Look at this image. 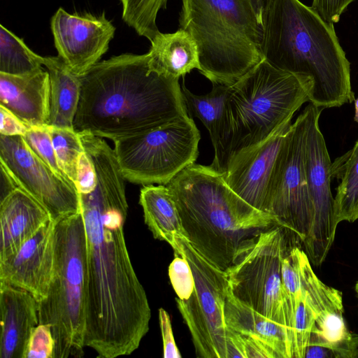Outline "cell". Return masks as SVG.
<instances>
[{"label": "cell", "mask_w": 358, "mask_h": 358, "mask_svg": "<svg viewBox=\"0 0 358 358\" xmlns=\"http://www.w3.org/2000/svg\"><path fill=\"white\" fill-rule=\"evenodd\" d=\"M85 151L96 184L78 193L86 236L85 345L100 357L115 358L138 348L149 331L151 310L125 241L126 180L114 149L97 139Z\"/></svg>", "instance_id": "1"}, {"label": "cell", "mask_w": 358, "mask_h": 358, "mask_svg": "<svg viewBox=\"0 0 358 358\" xmlns=\"http://www.w3.org/2000/svg\"><path fill=\"white\" fill-rule=\"evenodd\" d=\"M79 78L77 132L114 142L189 117L179 79L155 70L148 52L112 57Z\"/></svg>", "instance_id": "2"}, {"label": "cell", "mask_w": 358, "mask_h": 358, "mask_svg": "<svg viewBox=\"0 0 358 358\" xmlns=\"http://www.w3.org/2000/svg\"><path fill=\"white\" fill-rule=\"evenodd\" d=\"M262 51L274 67L312 81L309 102L327 108L355 100L350 64L334 24L299 0H272L264 17Z\"/></svg>", "instance_id": "3"}, {"label": "cell", "mask_w": 358, "mask_h": 358, "mask_svg": "<svg viewBox=\"0 0 358 358\" xmlns=\"http://www.w3.org/2000/svg\"><path fill=\"white\" fill-rule=\"evenodd\" d=\"M185 236L206 259L225 271L239 250L262 231L280 226L275 217L239 196L222 172L192 164L168 184Z\"/></svg>", "instance_id": "4"}, {"label": "cell", "mask_w": 358, "mask_h": 358, "mask_svg": "<svg viewBox=\"0 0 358 358\" xmlns=\"http://www.w3.org/2000/svg\"><path fill=\"white\" fill-rule=\"evenodd\" d=\"M179 22L212 83L232 85L264 59L263 29L246 0H182Z\"/></svg>", "instance_id": "5"}, {"label": "cell", "mask_w": 358, "mask_h": 358, "mask_svg": "<svg viewBox=\"0 0 358 358\" xmlns=\"http://www.w3.org/2000/svg\"><path fill=\"white\" fill-rule=\"evenodd\" d=\"M310 78L280 70L265 59L230 86L228 136L223 172L229 158L266 138L309 101Z\"/></svg>", "instance_id": "6"}, {"label": "cell", "mask_w": 358, "mask_h": 358, "mask_svg": "<svg viewBox=\"0 0 358 358\" xmlns=\"http://www.w3.org/2000/svg\"><path fill=\"white\" fill-rule=\"evenodd\" d=\"M87 302L86 236L81 210L55 222V261L47 297L38 302L39 324L55 341L53 358L84 355Z\"/></svg>", "instance_id": "7"}, {"label": "cell", "mask_w": 358, "mask_h": 358, "mask_svg": "<svg viewBox=\"0 0 358 358\" xmlns=\"http://www.w3.org/2000/svg\"><path fill=\"white\" fill-rule=\"evenodd\" d=\"M200 132L191 117L114 141L126 180L143 185H166L199 155Z\"/></svg>", "instance_id": "8"}, {"label": "cell", "mask_w": 358, "mask_h": 358, "mask_svg": "<svg viewBox=\"0 0 358 358\" xmlns=\"http://www.w3.org/2000/svg\"><path fill=\"white\" fill-rule=\"evenodd\" d=\"M285 230L277 225L262 231L239 250L224 271L236 299L285 327L289 336L282 285Z\"/></svg>", "instance_id": "9"}, {"label": "cell", "mask_w": 358, "mask_h": 358, "mask_svg": "<svg viewBox=\"0 0 358 358\" xmlns=\"http://www.w3.org/2000/svg\"><path fill=\"white\" fill-rule=\"evenodd\" d=\"M193 271L195 287L185 300L176 299L178 309L190 332L198 357L233 358L231 330L224 319L228 289L225 271L201 255L188 241L179 240Z\"/></svg>", "instance_id": "10"}, {"label": "cell", "mask_w": 358, "mask_h": 358, "mask_svg": "<svg viewBox=\"0 0 358 358\" xmlns=\"http://www.w3.org/2000/svg\"><path fill=\"white\" fill-rule=\"evenodd\" d=\"M306 123L303 109L285 136L268 184L266 203V211L302 242L313 218L303 160Z\"/></svg>", "instance_id": "11"}, {"label": "cell", "mask_w": 358, "mask_h": 358, "mask_svg": "<svg viewBox=\"0 0 358 358\" xmlns=\"http://www.w3.org/2000/svg\"><path fill=\"white\" fill-rule=\"evenodd\" d=\"M323 109L310 102L304 108L306 123L303 160L313 218L303 243L309 261L315 266H320L324 261L337 227L334 217V198L331 189L334 177L332 164L319 126Z\"/></svg>", "instance_id": "12"}, {"label": "cell", "mask_w": 358, "mask_h": 358, "mask_svg": "<svg viewBox=\"0 0 358 358\" xmlns=\"http://www.w3.org/2000/svg\"><path fill=\"white\" fill-rule=\"evenodd\" d=\"M0 163L18 187L36 200L57 221L81 210L75 184L43 162L22 136L0 134Z\"/></svg>", "instance_id": "13"}, {"label": "cell", "mask_w": 358, "mask_h": 358, "mask_svg": "<svg viewBox=\"0 0 358 358\" xmlns=\"http://www.w3.org/2000/svg\"><path fill=\"white\" fill-rule=\"evenodd\" d=\"M50 27L58 57L78 76L99 62L115 31L104 13L71 14L62 8L51 17Z\"/></svg>", "instance_id": "14"}, {"label": "cell", "mask_w": 358, "mask_h": 358, "mask_svg": "<svg viewBox=\"0 0 358 358\" xmlns=\"http://www.w3.org/2000/svg\"><path fill=\"white\" fill-rule=\"evenodd\" d=\"M292 124L287 121L264 140L232 155L222 172L231 189L260 210L266 212L268 184Z\"/></svg>", "instance_id": "15"}, {"label": "cell", "mask_w": 358, "mask_h": 358, "mask_svg": "<svg viewBox=\"0 0 358 358\" xmlns=\"http://www.w3.org/2000/svg\"><path fill=\"white\" fill-rule=\"evenodd\" d=\"M55 227L50 220L14 255L0 261V282L29 292L38 302L44 300L53 274Z\"/></svg>", "instance_id": "16"}, {"label": "cell", "mask_w": 358, "mask_h": 358, "mask_svg": "<svg viewBox=\"0 0 358 358\" xmlns=\"http://www.w3.org/2000/svg\"><path fill=\"white\" fill-rule=\"evenodd\" d=\"M38 302L29 292L0 282V357L24 358L29 339L39 324Z\"/></svg>", "instance_id": "17"}, {"label": "cell", "mask_w": 358, "mask_h": 358, "mask_svg": "<svg viewBox=\"0 0 358 358\" xmlns=\"http://www.w3.org/2000/svg\"><path fill=\"white\" fill-rule=\"evenodd\" d=\"M50 82L41 69L24 75L0 73V106L29 127L48 124Z\"/></svg>", "instance_id": "18"}, {"label": "cell", "mask_w": 358, "mask_h": 358, "mask_svg": "<svg viewBox=\"0 0 358 358\" xmlns=\"http://www.w3.org/2000/svg\"><path fill=\"white\" fill-rule=\"evenodd\" d=\"M50 220L48 212L21 188L0 201V261L14 255Z\"/></svg>", "instance_id": "19"}, {"label": "cell", "mask_w": 358, "mask_h": 358, "mask_svg": "<svg viewBox=\"0 0 358 358\" xmlns=\"http://www.w3.org/2000/svg\"><path fill=\"white\" fill-rule=\"evenodd\" d=\"M224 319L229 329L263 344L275 358H292L291 341L286 327L239 301L229 286Z\"/></svg>", "instance_id": "20"}, {"label": "cell", "mask_w": 358, "mask_h": 358, "mask_svg": "<svg viewBox=\"0 0 358 358\" xmlns=\"http://www.w3.org/2000/svg\"><path fill=\"white\" fill-rule=\"evenodd\" d=\"M210 92L196 95L183 83L181 88L188 113L199 118L208 131L214 148L211 166L221 172L227 144V102L231 85L213 83Z\"/></svg>", "instance_id": "21"}, {"label": "cell", "mask_w": 358, "mask_h": 358, "mask_svg": "<svg viewBox=\"0 0 358 358\" xmlns=\"http://www.w3.org/2000/svg\"><path fill=\"white\" fill-rule=\"evenodd\" d=\"M150 43V64L159 73L179 79L194 69L199 70L198 47L186 30L180 28L168 34L159 31Z\"/></svg>", "instance_id": "22"}, {"label": "cell", "mask_w": 358, "mask_h": 358, "mask_svg": "<svg viewBox=\"0 0 358 358\" xmlns=\"http://www.w3.org/2000/svg\"><path fill=\"white\" fill-rule=\"evenodd\" d=\"M139 203L145 223L155 239L166 242L174 250L179 239L187 238L176 202L166 185H143Z\"/></svg>", "instance_id": "23"}, {"label": "cell", "mask_w": 358, "mask_h": 358, "mask_svg": "<svg viewBox=\"0 0 358 358\" xmlns=\"http://www.w3.org/2000/svg\"><path fill=\"white\" fill-rule=\"evenodd\" d=\"M50 76V96L48 125L73 128L80 96L79 76L73 73L58 56L44 57Z\"/></svg>", "instance_id": "24"}, {"label": "cell", "mask_w": 358, "mask_h": 358, "mask_svg": "<svg viewBox=\"0 0 358 358\" xmlns=\"http://www.w3.org/2000/svg\"><path fill=\"white\" fill-rule=\"evenodd\" d=\"M301 291L312 310L315 324L334 314H343L342 293L323 283L314 273L309 259L302 250L299 252Z\"/></svg>", "instance_id": "25"}, {"label": "cell", "mask_w": 358, "mask_h": 358, "mask_svg": "<svg viewBox=\"0 0 358 358\" xmlns=\"http://www.w3.org/2000/svg\"><path fill=\"white\" fill-rule=\"evenodd\" d=\"M339 159L341 182L334 197V217L336 225L358 219V140L352 149Z\"/></svg>", "instance_id": "26"}, {"label": "cell", "mask_w": 358, "mask_h": 358, "mask_svg": "<svg viewBox=\"0 0 358 358\" xmlns=\"http://www.w3.org/2000/svg\"><path fill=\"white\" fill-rule=\"evenodd\" d=\"M44 57L33 52L22 39L0 25V73L24 75L42 68Z\"/></svg>", "instance_id": "27"}, {"label": "cell", "mask_w": 358, "mask_h": 358, "mask_svg": "<svg viewBox=\"0 0 358 358\" xmlns=\"http://www.w3.org/2000/svg\"><path fill=\"white\" fill-rule=\"evenodd\" d=\"M48 126L59 166L76 187L80 161L85 152L78 133L71 128Z\"/></svg>", "instance_id": "28"}, {"label": "cell", "mask_w": 358, "mask_h": 358, "mask_svg": "<svg viewBox=\"0 0 358 358\" xmlns=\"http://www.w3.org/2000/svg\"><path fill=\"white\" fill-rule=\"evenodd\" d=\"M169 0H120L123 21L150 41L159 32L157 17Z\"/></svg>", "instance_id": "29"}, {"label": "cell", "mask_w": 358, "mask_h": 358, "mask_svg": "<svg viewBox=\"0 0 358 358\" xmlns=\"http://www.w3.org/2000/svg\"><path fill=\"white\" fill-rule=\"evenodd\" d=\"M315 320L303 293L296 301L292 327V358H303Z\"/></svg>", "instance_id": "30"}, {"label": "cell", "mask_w": 358, "mask_h": 358, "mask_svg": "<svg viewBox=\"0 0 358 358\" xmlns=\"http://www.w3.org/2000/svg\"><path fill=\"white\" fill-rule=\"evenodd\" d=\"M22 138L43 162L57 174L72 182L59 166L48 124L29 127Z\"/></svg>", "instance_id": "31"}, {"label": "cell", "mask_w": 358, "mask_h": 358, "mask_svg": "<svg viewBox=\"0 0 358 358\" xmlns=\"http://www.w3.org/2000/svg\"><path fill=\"white\" fill-rule=\"evenodd\" d=\"M178 243L179 248L173 251L175 257L169 266V276L177 298L185 300L192 294L195 281L193 271L179 241Z\"/></svg>", "instance_id": "32"}, {"label": "cell", "mask_w": 358, "mask_h": 358, "mask_svg": "<svg viewBox=\"0 0 358 358\" xmlns=\"http://www.w3.org/2000/svg\"><path fill=\"white\" fill-rule=\"evenodd\" d=\"M55 341L51 329L38 324L29 339L24 358H53Z\"/></svg>", "instance_id": "33"}, {"label": "cell", "mask_w": 358, "mask_h": 358, "mask_svg": "<svg viewBox=\"0 0 358 358\" xmlns=\"http://www.w3.org/2000/svg\"><path fill=\"white\" fill-rule=\"evenodd\" d=\"M355 0H313L311 7L325 21L337 23L348 6Z\"/></svg>", "instance_id": "34"}, {"label": "cell", "mask_w": 358, "mask_h": 358, "mask_svg": "<svg viewBox=\"0 0 358 358\" xmlns=\"http://www.w3.org/2000/svg\"><path fill=\"white\" fill-rule=\"evenodd\" d=\"M159 321L163 342V357L164 358H180L181 355L173 337L170 316L162 308L159 309Z\"/></svg>", "instance_id": "35"}, {"label": "cell", "mask_w": 358, "mask_h": 358, "mask_svg": "<svg viewBox=\"0 0 358 358\" xmlns=\"http://www.w3.org/2000/svg\"><path fill=\"white\" fill-rule=\"evenodd\" d=\"M0 134L4 136H23L29 125L3 106H0Z\"/></svg>", "instance_id": "36"}, {"label": "cell", "mask_w": 358, "mask_h": 358, "mask_svg": "<svg viewBox=\"0 0 358 358\" xmlns=\"http://www.w3.org/2000/svg\"><path fill=\"white\" fill-rule=\"evenodd\" d=\"M0 201H2L17 188H20L4 166L1 164Z\"/></svg>", "instance_id": "37"}, {"label": "cell", "mask_w": 358, "mask_h": 358, "mask_svg": "<svg viewBox=\"0 0 358 358\" xmlns=\"http://www.w3.org/2000/svg\"><path fill=\"white\" fill-rule=\"evenodd\" d=\"M252 8L259 23L263 27L266 12L272 0H246Z\"/></svg>", "instance_id": "38"}, {"label": "cell", "mask_w": 358, "mask_h": 358, "mask_svg": "<svg viewBox=\"0 0 358 358\" xmlns=\"http://www.w3.org/2000/svg\"><path fill=\"white\" fill-rule=\"evenodd\" d=\"M355 113L354 120L356 122L358 123V98L355 100Z\"/></svg>", "instance_id": "39"}, {"label": "cell", "mask_w": 358, "mask_h": 358, "mask_svg": "<svg viewBox=\"0 0 358 358\" xmlns=\"http://www.w3.org/2000/svg\"><path fill=\"white\" fill-rule=\"evenodd\" d=\"M355 291H356V292H357V294L358 295V281L357 282V283L355 285Z\"/></svg>", "instance_id": "40"}]
</instances>
